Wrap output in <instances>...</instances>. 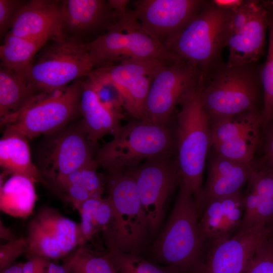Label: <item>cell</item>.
<instances>
[{
  "label": "cell",
  "instance_id": "obj_1",
  "mask_svg": "<svg viewBox=\"0 0 273 273\" xmlns=\"http://www.w3.org/2000/svg\"><path fill=\"white\" fill-rule=\"evenodd\" d=\"M231 11L205 1L192 19L163 46L180 60L194 65L206 77L223 63L222 52L231 35Z\"/></svg>",
  "mask_w": 273,
  "mask_h": 273
},
{
  "label": "cell",
  "instance_id": "obj_2",
  "mask_svg": "<svg viewBox=\"0 0 273 273\" xmlns=\"http://www.w3.org/2000/svg\"><path fill=\"white\" fill-rule=\"evenodd\" d=\"M205 82L197 85L184 98L176 116L175 160L180 183L195 198L203 189L206 157L212 146L210 122L204 109L201 94Z\"/></svg>",
  "mask_w": 273,
  "mask_h": 273
},
{
  "label": "cell",
  "instance_id": "obj_3",
  "mask_svg": "<svg viewBox=\"0 0 273 273\" xmlns=\"http://www.w3.org/2000/svg\"><path fill=\"white\" fill-rule=\"evenodd\" d=\"M194 196L181 184L170 216L152 245L155 259L179 273H193L204 254Z\"/></svg>",
  "mask_w": 273,
  "mask_h": 273
},
{
  "label": "cell",
  "instance_id": "obj_4",
  "mask_svg": "<svg viewBox=\"0 0 273 273\" xmlns=\"http://www.w3.org/2000/svg\"><path fill=\"white\" fill-rule=\"evenodd\" d=\"M99 151L96 159L107 171H124L136 167L143 160L171 157L176 149L175 130L170 123L143 120L122 126Z\"/></svg>",
  "mask_w": 273,
  "mask_h": 273
},
{
  "label": "cell",
  "instance_id": "obj_5",
  "mask_svg": "<svg viewBox=\"0 0 273 273\" xmlns=\"http://www.w3.org/2000/svg\"><path fill=\"white\" fill-rule=\"evenodd\" d=\"M261 68L258 63H223L205 77L201 100L209 121L259 110L258 102L263 100Z\"/></svg>",
  "mask_w": 273,
  "mask_h": 273
},
{
  "label": "cell",
  "instance_id": "obj_6",
  "mask_svg": "<svg viewBox=\"0 0 273 273\" xmlns=\"http://www.w3.org/2000/svg\"><path fill=\"white\" fill-rule=\"evenodd\" d=\"M94 69L87 42L66 37L48 41L23 75L37 95L61 89Z\"/></svg>",
  "mask_w": 273,
  "mask_h": 273
},
{
  "label": "cell",
  "instance_id": "obj_7",
  "mask_svg": "<svg viewBox=\"0 0 273 273\" xmlns=\"http://www.w3.org/2000/svg\"><path fill=\"white\" fill-rule=\"evenodd\" d=\"M87 45L94 69L128 59H153L167 64L182 61L144 30L130 11Z\"/></svg>",
  "mask_w": 273,
  "mask_h": 273
},
{
  "label": "cell",
  "instance_id": "obj_8",
  "mask_svg": "<svg viewBox=\"0 0 273 273\" xmlns=\"http://www.w3.org/2000/svg\"><path fill=\"white\" fill-rule=\"evenodd\" d=\"M107 172L105 190L113 209L109 229L120 250L139 254L150 235L135 180L127 170Z\"/></svg>",
  "mask_w": 273,
  "mask_h": 273
},
{
  "label": "cell",
  "instance_id": "obj_9",
  "mask_svg": "<svg viewBox=\"0 0 273 273\" xmlns=\"http://www.w3.org/2000/svg\"><path fill=\"white\" fill-rule=\"evenodd\" d=\"M80 79L66 87L35 97L8 123L4 134L32 139L65 127L80 113Z\"/></svg>",
  "mask_w": 273,
  "mask_h": 273
},
{
  "label": "cell",
  "instance_id": "obj_10",
  "mask_svg": "<svg viewBox=\"0 0 273 273\" xmlns=\"http://www.w3.org/2000/svg\"><path fill=\"white\" fill-rule=\"evenodd\" d=\"M126 170L135 180L152 237L159 231L169 199L180 183L176 161L171 157L153 158Z\"/></svg>",
  "mask_w": 273,
  "mask_h": 273
},
{
  "label": "cell",
  "instance_id": "obj_11",
  "mask_svg": "<svg viewBox=\"0 0 273 273\" xmlns=\"http://www.w3.org/2000/svg\"><path fill=\"white\" fill-rule=\"evenodd\" d=\"M203 75L194 65L181 61L166 64L155 73L142 120L170 123L176 107Z\"/></svg>",
  "mask_w": 273,
  "mask_h": 273
},
{
  "label": "cell",
  "instance_id": "obj_12",
  "mask_svg": "<svg viewBox=\"0 0 273 273\" xmlns=\"http://www.w3.org/2000/svg\"><path fill=\"white\" fill-rule=\"evenodd\" d=\"M214 153L244 163H253L262 128L261 110L209 121Z\"/></svg>",
  "mask_w": 273,
  "mask_h": 273
},
{
  "label": "cell",
  "instance_id": "obj_13",
  "mask_svg": "<svg viewBox=\"0 0 273 273\" xmlns=\"http://www.w3.org/2000/svg\"><path fill=\"white\" fill-rule=\"evenodd\" d=\"M79 225L50 208L41 210L30 221L26 238L28 256L48 259L64 257L79 246Z\"/></svg>",
  "mask_w": 273,
  "mask_h": 273
},
{
  "label": "cell",
  "instance_id": "obj_14",
  "mask_svg": "<svg viewBox=\"0 0 273 273\" xmlns=\"http://www.w3.org/2000/svg\"><path fill=\"white\" fill-rule=\"evenodd\" d=\"M271 234L268 226L259 225L208 243L206 254L193 273H243L258 247Z\"/></svg>",
  "mask_w": 273,
  "mask_h": 273
},
{
  "label": "cell",
  "instance_id": "obj_15",
  "mask_svg": "<svg viewBox=\"0 0 273 273\" xmlns=\"http://www.w3.org/2000/svg\"><path fill=\"white\" fill-rule=\"evenodd\" d=\"M205 1L139 0L130 12L144 30L163 45L192 19Z\"/></svg>",
  "mask_w": 273,
  "mask_h": 273
},
{
  "label": "cell",
  "instance_id": "obj_16",
  "mask_svg": "<svg viewBox=\"0 0 273 273\" xmlns=\"http://www.w3.org/2000/svg\"><path fill=\"white\" fill-rule=\"evenodd\" d=\"M58 132L48 152L46 160L48 168L41 172L48 179L67 175L95 159L93 145L81 120Z\"/></svg>",
  "mask_w": 273,
  "mask_h": 273
},
{
  "label": "cell",
  "instance_id": "obj_17",
  "mask_svg": "<svg viewBox=\"0 0 273 273\" xmlns=\"http://www.w3.org/2000/svg\"><path fill=\"white\" fill-rule=\"evenodd\" d=\"M61 16L63 36L80 41L83 35L107 30L120 18L104 0L61 1Z\"/></svg>",
  "mask_w": 273,
  "mask_h": 273
},
{
  "label": "cell",
  "instance_id": "obj_18",
  "mask_svg": "<svg viewBox=\"0 0 273 273\" xmlns=\"http://www.w3.org/2000/svg\"><path fill=\"white\" fill-rule=\"evenodd\" d=\"M10 31L18 36L46 41L62 37L61 1L26 2Z\"/></svg>",
  "mask_w": 273,
  "mask_h": 273
},
{
  "label": "cell",
  "instance_id": "obj_19",
  "mask_svg": "<svg viewBox=\"0 0 273 273\" xmlns=\"http://www.w3.org/2000/svg\"><path fill=\"white\" fill-rule=\"evenodd\" d=\"M253 163H244L214 153L208 165L206 183L199 196L194 198L198 213L208 201L241 192L254 169Z\"/></svg>",
  "mask_w": 273,
  "mask_h": 273
},
{
  "label": "cell",
  "instance_id": "obj_20",
  "mask_svg": "<svg viewBox=\"0 0 273 273\" xmlns=\"http://www.w3.org/2000/svg\"><path fill=\"white\" fill-rule=\"evenodd\" d=\"M244 211L242 192L207 202L199 211V226L205 245L234 235L240 228Z\"/></svg>",
  "mask_w": 273,
  "mask_h": 273
},
{
  "label": "cell",
  "instance_id": "obj_21",
  "mask_svg": "<svg viewBox=\"0 0 273 273\" xmlns=\"http://www.w3.org/2000/svg\"><path fill=\"white\" fill-rule=\"evenodd\" d=\"M269 13L262 1H258L251 17L240 30L232 34L228 47L230 66L257 63L265 54Z\"/></svg>",
  "mask_w": 273,
  "mask_h": 273
},
{
  "label": "cell",
  "instance_id": "obj_22",
  "mask_svg": "<svg viewBox=\"0 0 273 273\" xmlns=\"http://www.w3.org/2000/svg\"><path fill=\"white\" fill-rule=\"evenodd\" d=\"M244 211L238 231L259 225L269 226L273 221V169L254 167L243 194Z\"/></svg>",
  "mask_w": 273,
  "mask_h": 273
},
{
  "label": "cell",
  "instance_id": "obj_23",
  "mask_svg": "<svg viewBox=\"0 0 273 273\" xmlns=\"http://www.w3.org/2000/svg\"><path fill=\"white\" fill-rule=\"evenodd\" d=\"M82 85L80 99L81 122L92 145L107 134L115 135L122 126L123 116L115 113L99 100L92 85L86 77L80 79Z\"/></svg>",
  "mask_w": 273,
  "mask_h": 273
},
{
  "label": "cell",
  "instance_id": "obj_24",
  "mask_svg": "<svg viewBox=\"0 0 273 273\" xmlns=\"http://www.w3.org/2000/svg\"><path fill=\"white\" fill-rule=\"evenodd\" d=\"M38 95L23 74L1 67L0 115L3 125L9 123Z\"/></svg>",
  "mask_w": 273,
  "mask_h": 273
},
{
  "label": "cell",
  "instance_id": "obj_25",
  "mask_svg": "<svg viewBox=\"0 0 273 273\" xmlns=\"http://www.w3.org/2000/svg\"><path fill=\"white\" fill-rule=\"evenodd\" d=\"M26 139L15 134H4L0 141V164L7 172L42 181L41 173L33 164Z\"/></svg>",
  "mask_w": 273,
  "mask_h": 273
},
{
  "label": "cell",
  "instance_id": "obj_26",
  "mask_svg": "<svg viewBox=\"0 0 273 273\" xmlns=\"http://www.w3.org/2000/svg\"><path fill=\"white\" fill-rule=\"evenodd\" d=\"M34 183L25 176L12 174L1 185V210L15 217L28 216L32 212L36 200Z\"/></svg>",
  "mask_w": 273,
  "mask_h": 273
},
{
  "label": "cell",
  "instance_id": "obj_27",
  "mask_svg": "<svg viewBox=\"0 0 273 273\" xmlns=\"http://www.w3.org/2000/svg\"><path fill=\"white\" fill-rule=\"evenodd\" d=\"M48 42L18 36L9 31L0 47L1 67L23 74Z\"/></svg>",
  "mask_w": 273,
  "mask_h": 273
},
{
  "label": "cell",
  "instance_id": "obj_28",
  "mask_svg": "<svg viewBox=\"0 0 273 273\" xmlns=\"http://www.w3.org/2000/svg\"><path fill=\"white\" fill-rule=\"evenodd\" d=\"M102 233L106 251L117 273H179L170 266H158L139 254L122 251L116 246L109 229Z\"/></svg>",
  "mask_w": 273,
  "mask_h": 273
},
{
  "label": "cell",
  "instance_id": "obj_29",
  "mask_svg": "<svg viewBox=\"0 0 273 273\" xmlns=\"http://www.w3.org/2000/svg\"><path fill=\"white\" fill-rule=\"evenodd\" d=\"M166 64L153 59H128L118 64L97 69L112 81L119 90L121 87L139 77L154 76L159 68Z\"/></svg>",
  "mask_w": 273,
  "mask_h": 273
},
{
  "label": "cell",
  "instance_id": "obj_30",
  "mask_svg": "<svg viewBox=\"0 0 273 273\" xmlns=\"http://www.w3.org/2000/svg\"><path fill=\"white\" fill-rule=\"evenodd\" d=\"M262 2L269 13L268 46L266 60L261 64V79L263 104L261 111L262 128L265 129L273 119V8Z\"/></svg>",
  "mask_w": 273,
  "mask_h": 273
},
{
  "label": "cell",
  "instance_id": "obj_31",
  "mask_svg": "<svg viewBox=\"0 0 273 273\" xmlns=\"http://www.w3.org/2000/svg\"><path fill=\"white\" fill-rule=\"evenodd\" d=\"M98 167L94 159L67 175L48 179L47 184L52 187L63 185H76L87 191L93 197H101L105 190V176L98 172Z\"/></svg>",
  "mask_w": 273,
  "mask_h": 273
},
{
  "label": "cell",
  "instance_id": "obj_32",
  "mask_svg": "<svg viewBox=\"0 0 273 273\" xmlns=\"http://www.w3.org/2000/svg\"><path fill=\"white\" fill-rule=\"evenodd\" d=\"M71 273H117L106 251L79 246L67 260Z\"/></svg>",
  "mask_w": 273,
  "mask_h": 273
},
{
  "label": "cell",
  "instance_id": "obj_33",
  "mask_svg": "<svg viewBox=\"0 0 273 273\" xmlns=\"http://www.w3.org/2000/svg\"><path fill=\"white\" fill-rule=\"evenodd\" d=\"M102 198L94 197L87 200L78 211L81 217L79 224V246H84L98 233L103 232L105 229V223L99 206Z\"/></svg>",
  "mask_w": 273,
  "mask_h": 273
},
{
  "label": "cell",
  "instance_id": "obj_34",
  "mask_svg": "<svg viewBox=\"0 0 273 273\" xmlns=\"http://www.w3.org/2000/svg\"><path fill=\"white\" fill-rule=\"evenodd\" d=\"M243 273H273V234L259 245Z\"/></svg>",
  "mask_w": 273,
  "mask_h": 273
},
{
  "label": "cell",
  "instance_id": "obj_35",
  "mask_svg": "<svg viewBox=\"0 0 273 273\" xmlns=\"http://www.w3.org/2000/svg\"><path fill=\"white\" fill-rule=\"evenodd\" d=\"M26 238H20L0 246V270L13 264L15 260L27 250Z\"/></svg>",
  "mask_w": 273,
  "mask_h": 273
},
{
  "label": "cell",
  "instance_id": "obj_36",
  "mask_svg": "<svg viewBox=\"0 0 273 273\" xmlns=\"http://www.w3.org/2000/svg\"><path fill=\"white\" fill-rule=\"evenodd\" d=\"M26 2V1L20 0H0L1 38L11 28L17 15Z\"/></svg>",
  "mask_w": 273,
  "mask_h": 273
},
{
  "label": "cell",
  "instance_id": "obj_37",
  "mask_svg": "<svg viewBox=\"0 0 273 273\" xmlns=\"http://www.w3.org/2000/svg\"><path fill=\"white\" fill-rule=\"evenodd\" d=\"M23 263L22 273H47L50 260L38 256H28Z\"/></svg>",
  "mask_w": 273,
  "mask_h": 273
},
{
  "label": "cell",
  "instance_id": "obj_38",
  "mask_svg": "<svg viewBox=\"0 0 273 273\" xmlns=\"http://www.w3.org/2000/svg\"><path fill=\"white\" fill-rule=\"evenodd\" d=\"M269 124L265 136L264 165L262 166L273 169V119Z\"/></svg>",
  "mask_w": 273,
  "mask_h": 273
},
{
  "label": "cell",
  "instance_id": "obj_39",
  "mask_svg": "<svg viewBox=\"0 0 273 273\" xmlns=\"http://www.w3.org/2000/svg\"><path fill=\"white\" fill-rule=\"evenodd\" d=\"M109 7L119 16H124L127 11L126 6L129 2L128 0H109L107 1Z\"/></svg>",
  "mask_w": 273,
  "mask_h": 273
},
{
  "label": "cell",
  "instance_id": "obj_40",
  "mask_svg": "<svg viewBox=\"0 0 273 273\" xmlns=\"http://www.w3.org/2000/svg\"><path fill=\"white\" fill-rule=\"evenodd\" d=\"M212 4L216 7L225 10L232 11L242 5L244 0H212Z\"/></svg>",
  "mask_w": 273,
  "mask_h": 273
},
{
  "label": "cell",
  "instance_id": "obj_41",
  "mask_svg": "<svg viewBox=\"0 0 273 273\" xmlns=\"http://www.w3.org/2000/svg\"><path fill=\"white\" fill-rule=\"evenodd\" d=\"M47 273H71L67 262L62 264L50 262Z\"/></svg>",
  "mask_w": 273,
  "mask_h": 273
},
{
  "label": "cell",
  "instance_id": "obj_42",
  "mask_svg": "<svg viewBox=\"0 0 273 273\" xmlns=\"http://www.w3.org/2000/svg\"><path fill=\"white\" fill-rule=\"evenodd\" d=\"M0 237L8 242L16 239L17 238L12 231L6 227L1 219L0 221Z\"/></svg>",
  "mask_w": 273,
  "mask_h": 273
},
{
  "label": "cell",
  "instance_id": "obj_43",
  "mask_svg": "<svg viewBox=\"0 0 273 273\" xmlns=\"http://www.w3.org/2000/svg\"><path fill=\"white\" fill-rule=\"evenodd\" d=\"M23 263L13 264L1 271V273H22Z\"/></svg>",
  "mask_w": 273,
  "mask_h": 273
},
{
  "label": "cell",
  "instance_id": "obj_44",
  "mask_svg": "<svg viewBox=\"0 0 273 273\" xmlns=\"http://www.w3.org/2000/svg\"><path fill=\"white\" fill-rule=\"evenodd\" d=\"M268 5L273 8V0L271 1H265Z\"/></svg>",
  "mask_w": 273,
  "mask_h": 273
},
{
  "label": "cell",
  "instance_id": "obj_45",
  "mask_svg": "<svg viewBox=\"0 0 273 273\" xmlns=\"http://www.w3.org/2000/svg\"><path fill=\"white\" fill-rule=\"evenodd\" d=\"M269 227V229H270V230L271 231V233L273 234V221L270 223Z\"/></svg>",
  "mask_w": 273,
  "mask_h": 273
}]
</instances>
